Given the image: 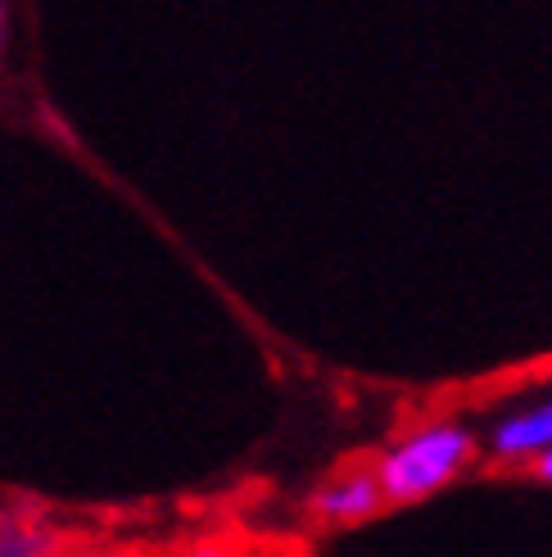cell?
Segmentation results:
<instances>
[{"label": "cell", "mask_w": 552, "mask_h": 557, "mask_svg": "<svg viewBox=\"0 0 552 557\" xmlns=\"http://www.w3.org/2000/svg\"><path fill=\"white\" fill-rule=\"evenodd\" d=\"M81 557H136V553H114V548H96V553H81Z\"/></svg>", "instance_id": "7"}, {"label": "cell", "mask_w": 552, "mask_h": 557, "mask_svg": "<svg viewBox=\"0 0 552 557\" xmlns=\"http://www.w3.org/2000/svg\"><path fill=\"white\" fill-rule=\"evenodd\" d=\"M548 449H552V395L503 417V422L489 431V454L499 462H535Z\"/></svg>", "instance_id": "3"}, {"label": "cell", "mask_w": 552, "mask_h": 557, "mask_svg": "<svg viewBox=\"0 0 552 557\" xmlns=\"http://www.w3.org/2000/svg\"><path fill=\"white\" fill-rule=\"evenodd\" d=\"M476 462V435L462 422H430L394 440L372 467L385 504H422V498L453 485Z\"/></svg>", "instance_id": "1"}, {"label": "cell", "mask_w": 552, "mask_h": 557, "mask_svg": "<svg viewBox=\"0 0 552 557\" xmlns=\"http://www.w3.org/2000/svg\"><path fill=\"white\" fill-rule=\"evenodd\" d=\"M60 535L37 517H0V557H50Z\"/></svg>", "instance_id": "4"}, {"label": "cell", "mask_w": 552, "mask_h": 557, "mask_svg": "<svg viewBox=\"0 0 552 557\" xmlns=\"http://www.w3.org/2000/svg\"><path fill=\"white\" fill-rule=\"evenodd\" d=\"M186 557H236V548L227 540H200L186 548Z\"/></svg>", "instance_id": "5"}, {"label": "cell", "mask_w": 552, "mask_h": 557, "mask_svg": "<svg viewBox=\"0 0 552 557\" xmlns=\"http://www.w3.org/2000/svg\"><path fill=\"white\" fill-rule=\"evenodd\" d=\"M309 508L322 525H357V521H372L385 508V498H380L372 467H353V471L330 476L326 485H317Z\"/></svg>", "instance_id": "2"}, {"label": "cell", "mask_w": 552, "mask_h": 557, "mask_svg": "<svg viewBox=\"0 0 552 557\" xmlns=\"http://www.w3.org/2000/svg\"><path fill=\"white\" fill-rule=\"evenodd\" d=\"M0 50H5V5H0Z\"/></svg>", "instance_id": "8"}, {"label": "cell", "mask_w": 552, "mask_h": 557, "mask_svg": "<svg viewBox=\"0 0 552 557\" xmlns=\"http://www.w3.org/2000/svg\"><path fill=\"white\" fill-rule=\"evenodd\" d=\"M530 471H535V476H539L543 485H552V449H548V454H539V458L530 462Z\"/></svg>", "instance_id": "6"}]
</instances>
